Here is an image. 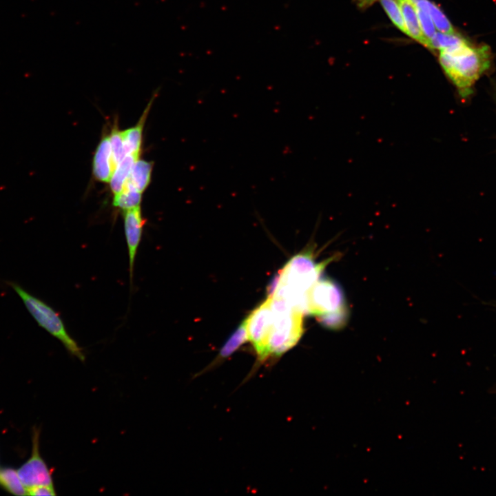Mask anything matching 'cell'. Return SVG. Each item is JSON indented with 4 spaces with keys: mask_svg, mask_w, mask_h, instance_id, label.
Wrapping results in <instances>:
<instances>
[{
    "mask_svg": "<svg viewBox=\"0 0 496 496\" xmlns=\"http://www.w3.org/2000/svg\"><path fill=\"white\" fill-rule=\"evenodd\" d=\"M6 283L19 295L38 324L57 338L71 355L83 362L85 355L83 350L68 333L59 313L17 282L7 281Z\"/></svg>",
    "mask_w": 496,
    "mask_h": 496,
    "instance_id": "obj_4",
    "label": "cell"
},
{
    "mask_svg": "<svg viewBox=\"0 0 496 496\" xmlns=\"http://www.w3.org/2000/svg\"><path fill=\"white\" fill-rule=\"evenodd\" d=\"M248 340V336L246 329L245 321L238 326L236 331L228 338L226 342L222 347L214 363L219 362L220 360L229 357L233 354L240 346Z\"/></svg>",
    "mask_w": 496,
    "mask_h": 496,
    "instance_id": "obj_16",
    "label": "cell"
},
{
    "mask_svg": "<svg viewBox=\"0 0 496 496\" xmlns=\"http://www.w3.org/2000/svg\"><path fill=\"white\" fill-rule=\"evenodd\" d=\"M271 320V308L269 298L245 319L248 341L260 362H264L265 347Z\"/></svg>",
    "mask_w": 496,
    "mask_h": 496,
    "instance_id": "obj_6",
    "label": "cell"
},
{
    "mask_svg": "<svg viewBox=\"0 0 496 496\" xmlns=\"http://www.w3.org/2000/svg\"><path fill=\"white\" fill-rule=\"evenodd\" d=\"M0 486L13 495H27V490L21 481L17 471L13 468H0Z\"/></svg>",
    "mask_w": 496,
    "mask_h": 496,
    "instance_id": "obj_18",
    "label": "cell"
},
{
    "mask_svg": "<svg viewBox=\"0 0 496 496\" xmlns=\"http://www.w3.org/2000/svg\"><path fill=\"white\" fill-rule=\"evenodd\" d=\"M154 101L152 98L136 125L121 132L126 154L138 156L143 138L144 124Z\"/></svg>",
    "mask_w": 496,
    "mask_h": 496,
    "instance_id": "obj_10",
    "label": "cell"
},
{
    "mask_svg": "<svg viewBox=\"0 0 496 496\" xmlns=\"http://www.w3.org/2000/svg\"><path fill=\"white\" fill-rule=\"evenodd\" d=\"M124 229L129 256L130 277L132 282L134 261L141 240L145 220L141 207L124 211Z\"/></svg>",
    "mask_w": 496,
    "mask_h": 496,
    "instance_id": "obj_8",
    "label": "cell"
},
{
    "mask_svg": "<svg viewBox=\"0 0 496 496\" xmlns=\"http://www.w3.org/2000/svg\"><path fill=\"white\" fill-rule=\"evenodd\" d=\"M380 1L393 23L399 30L407 34L402 12L399 3L395 0H380Z\"/></svg>",
    "mask_w": 496,
    "mask_h": 496,
    "instance_id": "obj_19",
    "label": "cell"
},
{
    "mask_svg": "<svg viewBox=\"0 0 496 496\" xmlns=\"http://www.w3.org/2000/svg\"><path fill=\"white\" fill-rule=\"evenodd\" d=\"M468 42L458 33L435 32L434 36L428 41V47L430 49H436L440 51L448 50L459 47Z\"/></svg>",
    "mask_w": 496,
    "mask_h": 496,
    "instance_id": "obj_17",
    "label": "cell"
},
{
    "mask_svg": "<svg viewBox=\"0 0 496 496\" xmlns=\"http://www.w3.org/2000/svg\"><path fill=\"white\" fill-rule=\"evenodd\" d=\"M416 8V7H415ZM417 13L420 21V28L424 38L426 40L428 47V41L434 36L436 32L435 26L430 17V16L422 10L416 8Z\"/></svg>",
    "mask_w": 496,
    "mask_h": 496,
    "instance_id": "obj_21",
    "label": "cell"
},
{
    "mask_svg": "<svg viewBox=\"0 0 496 496\" xmlns=\"http://www.w3.org/2000/svg\"><path fill=\"white\" fill-rule=\"evenodd\" d=\"M331 260V258L317 263L310 251L296 254L276 276L277 284L271 296L285 299L305 314L306 293L320 278L323 269Z\"/></svg>",
    "mask_w": 496,
    "mask_h": 496,
    "instance_id": "obj_2",
    "label": "cell"
},
{
    "mask_svg": "<svg viewBox=\"0 0 496 496\" xmlns=\"http://www.w3.org/2000/svg\"><path fill=\"white\" fill-rule=\"evenodd\" d=\"M306 313L317 317L348 314L341 287L331 279L320 278L306 293Z\"/></svg>",
    "mask_w": 496,
    "mask_h": 496,
    "instance_id": "obj_5",
    "label": "cell"
},
{
    "mask_svg": "<svg viewBox=\"0 0 496 496\" xmlns=\"http://www.w3.org/2000/svg\"><path fill=\"white\" fill-rule=\"evenodd\" d=\"M109 138L112 148L113 161L116 168L118 163L126 155L121 132L118 130L117 126H114L112 128Z\"/></svg>",
    "mask_w": 496,
    "mask_h": 496,
    "instance_id": "obj_20",
    "label": "cell"
},
{
    "mask_svg": "<svg viewBox=\"0 0 496 496\" xmlns=\"http://www.w3.org/2000/svg\"><path fill=\"white\" fill-rule=\"evenodd\" d=\"M417 8L425 11L431 18L435 28L445 33H456L450 21L442 10L428 0H411Z\"/></svg>",
    "mask_w": 496,
    "mask_h": 496,
    "instance_id": "obj_12",
    "label": "cell"
},
{
    "mask_svg": "<svg viewBox=\"0 0 496 496\" xmlns=\"http://www.w3.org/2000/svg\"><path fill=\"white\" fill-rule=\"evenodd\" d=\"M407 35L426 47L427 42L422 32L417 9L411 0H398Z\"/></svg>",
    "mask_w": 496,
    "mask_h": 496,
    "instance_id": "obj_11",
    "label": "cell"
},
{
    "mask_svg": "<svg viewBox=\"0 0 496 496\" xmlns=\"http://www.w3.org/2000/svg\"><path fill=\"white\" fill-rule=\"evenodd\" d=\"M27 495L33 496H54L56 495V492L53 485H41L28 488Z\"/></svg>",
    "mask_w": 496,
    "mask_h": 496,
    "instance_id": "obj_22",
    "label": "cell"
},
{
    "mask_svg": "<svg viewBox=\"0 0 496 496\" xmlns=\"http://www.w3.org/2000/svg\"><path fill=\"white\" fill-rule=\"evenodd\" d=\"M440 63L459 96L466 99L473 93L475 83L490 68L491 52L487 45H475L468 41L440 51Z\"/></svg>",
    "mask_w": 496,
    "mask_h": 496,
    "instance_id": "obj_1",
    "label": "cell"
},
{
    "mask_svg": "<svg viewBox=\"0 0 496 496\" xmlns=\"http://www.w3.org/2000/svg\"><path fill=\"white\" fill-rule=\"evenodd\" d=\"M115 169L109 136L103 137L93 158V174L101 182L110 181Z\"/></svg>",
    "mask_w": 496,
    "mask_h": 496,
    "instance_id": "obj_9",
    "label": "cell"
},
{
    "mask_svg": "<svg viewBox=\"0 0 496 496\" xmlns=\"http://www.w3.org/2000/svg\"><path fill=\"white\" fill-rule=\"evenodd\" d=\"M152 163L144 160H137L127 180L138 192L143 193L147 187L151 178Z\"/></svg>",
    "mask_w": 496,
    "mask_h": 496,
    "instance_id": "obj_14",
    "label": "cell"
},
{
    "mask_svg": "<svg viewBox=\"0 0 496 496\" xmlns=\"http://www.w3.org/2000/svg\"><path fill=\"white\" fill-rule=\"evenodd\" d=\"M138 156L126 154L116 165L110 180V185L114 194L120 192L128 179L132 167Z\"/></svg>",
    "mask_w": 496,
    "mask_h": 496,
    "instance_id": "obj_13",
    "label": "cell"
},
{
    "mask_svg": "<svg viewBox=\"0 0 496 496\" xmlns=\"http://www.w3.org/2000/svg\"><path fill=\"white\" fill-rule=\"evenodd\" d=\"M142 193L127 180L122 190L114 194L113 205L124 211L140 206Z\"/></svg>",
    "mask_w": 496,
    "mask_h": 496,
    "instance_id": "obj_15",
    "label": "cell"
},
{
    "mask_svg": "<svg viewBox=\"0 0 496 496\" xmlns=\"http://www.w3.org/2000/svg\"><path fill=\"white\" fill-rule=\"evenodd\" d=\"M271 308V320L267 340L264 362L270 357H280L300 340L304 331L301 311L285 299L267 296Z\"/></svg>",
    "mask_w": 496,
    "mask_h": 496,
    "instance_id": "obj_3",
    "label": "cell"
},
{
    "mask_svg": "<svg viewBox=\"0 0 496 496\" xmlns=\"http://www.w3.org/2000/svg\"><path fill=\"white\" fill-rule=\"evenodd\" d=\"M39 429L34 428L32 433V455L17 470L26 490L37 486L53 485L52 473L39 452Z\"/></svg>",
    "mask_w": 496,
    "mask_h": 496,
    "instance_id": "obj_7",
    "label": "cell"
}]
</instances>
